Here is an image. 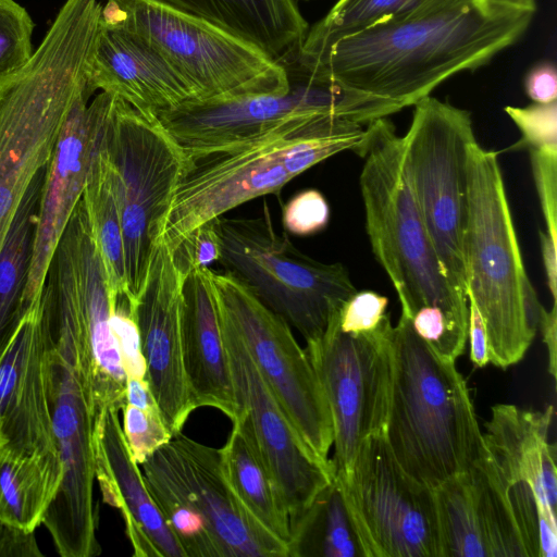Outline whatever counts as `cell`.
Wrapping results in <instances>:
<instances>
[{
  "instance_id": "cell-22",
  "label": "cell",
  "mask_w": 557,
  "mask_h": 557,
  "mask_svg": "<svg viewBox=\"0 0 557 557\" xmlns=\"http://www.w3.org/2000/svg\"><path fill=\"white\" fill-rule=\"evenodd\" d=\"M0 449L58 451L48 400L40 298L25 310L0 351Z\"/></svg>"
},
{
  "instance_id": "cell-35",
  "label": "cell",
  "mask_w": 557,
  "mask_h": 557,
  "mask_svg": "<svg viewBox=\"0 0 557 557\" xmlns=\"http://www.w3.org/2000/svg\"><path fill=\"white\" fill-rule=\"evenodd\" d=\"M521 137L509 149L557 151V101L505 108Z\"/></svg>"
},
{
  "instance_id": "cell-43",
  "label": "cell",
  "mask_w": 557,
  "mask_h": 557,
  "mask_svg": "<svg viewBox=\"0 0 557 557\" xmlns=\"http://www.w3.org/2000/svg\"><path fill=\"white\" fill-rule=\"evenodd\" d=\"M468 339L470 343V360L479 368L490 363V346L486 330L480 311L474 301L468 297Z\"/></svg>"
},
{
  "instance_id": "cell-34",
  "label": "cell",
  "mask_w": 557,
  "mask_h": 557,
  "mask_svg": "<svg viewBox=\"0 0 557 557\" xmlns=\"http://www.w3.org/2000/svg\"><path fill=\"white\" fill-rule=\"evenodd\" d=\"M34 26L25 8L14 0H0V85L30 59Z\"/></svg>"
},
{
  "instance_id": "cell-23",
  "label": "cell",
  "mask_w": 557,
  "mask_h": 557,
  "mask_svg": "<svg viewBox=\"0 0 557 557\" xmlns=\"http://www.w3.org/2000/svg\"><path fill=\"white\" fill-rule=\"evenodd\" d=\"M95 479L103 502L116 508L136 557H186L133 459L119 411H98L94 429Z\"/></svg>"
},
{
  "instance_id": "cell-18",
  "label": "cell",
  "mask_w": 557,
  "mask_h": 557,
  "mask_svg": "<svg viewBox=\"0 0 557 557\" xmlns=\"http://www.w3.org/2000/svg\"><path fill=\"white\" fill-rule=\"evenodd\" d=\"M554 410L510 404L492 407L482 432L490 469L522 535L528 557L557 555L556 445L548 442Z\"/></svg>"
},
{
  "instance_id": "cell-13",
  "label": "cell",
  "mask_w": 557,
  "mask_h": 557,
  "mask_svg": "<svg viewBox=\"0 0 557 557\" xmlns=\"http://www.w3.org/2000/svg\"><path fill=\"white\" fill-rule=\"evenodd\" d=\"M341 308L306 352L325 396L332 423L335 475H349L361 444L384 431L392 376L393 325L387 318L366 334L338 326Z\"/></svg>"
},
{
  "instance_id": "cell-30",
  "label": "cell",
  "mask_w": 557,
  "mask_h": 557,
  "mask_svg": "<svg viewBox=\"0 0 557 557\" xmlns=\"http://www.w3.org/2000/svg\"><path fill=\"white\" fill-rule=\"evenodd\" d=\"M46 169L36 174L24 194L0 252V351L25 312L23 295L33 256Z\"/></svg>"
},
{
  "instance_id": "cell-7",
  "label": "cell",
  "mask_w": 557,
  "mask_h": 557,
  "mask_svg": "<svg viewBox=\"0 0 557 557\" xmlns=\"http://www.w3.org/2000/svg\"><path fill=\"white\" fill-rule=\"evenodd\" d=\"M52 432L62 463L59 491L42 522L62 557L101 553L94 505V429L97 408L82 336L64 322L45 321Z\"/></svg>"
},
{
  "instance_id": "cell-49",
  "label": "cell",
  "mask_w": 557,
  "mask_h": 557,
  "mask_svg": "<svg viewBox=\"0 0 557 557\" xmlns=\"http://www.w3.org/2000/svg\"><path fill=\"white\" fill-rule=\"evenodd\" d=\"M11 224H0V252Z\"/></svg>"
},
{
  "instance_id": "cell-8",
  "label": "cell",
  "mask_w": 557,
  "mask_h": 557,
  "mask_svg": "<svg viewBox=\"0 0 557 557\" xmlns=\"http://www.w3.org/2000/svg\"><path fill=\"white\" fill-rule=\"evenodd\" d=\"M284 91L191 101L160 113L156 120L183 153L219 148L292 128L320 117L367 125L405 106L315 77L288 55Z\"/></svg>"
},
{
  "instance_id": "cell-28",
  "label": "cell",
  "mask_w": 557,
  "mask_h": 557,
  "mask_svg": "<svg viewBox=\"0 0 557 557\" xmlns=\"http://www.w3.org/2000/svg\"><path fill=\"white\" fill-rule=\"evenodd\" d=\"M62 475L58 451L0 449V521L35 532L59 491Z\"/></svg>"
},
{
  "instance_id": "cell-4",
  "label": "cell",
  "mask_w": 557,
  "mask_h": 557,
  "mask_svg": "<svg viewBox=\"0 0 557 557\" xmlns=\"http://www.w3.org/2000/svg\"><path fill=\"white\" fill-rule=\"evenodd\" d=\"M463 260L467 297L483 319L490 363L507 369L530 348L541 302L525 272L498 153L476 139L468 152Z\"/></svg>"
},
{
  "instance_id": "cell-37",
  "label": "cell",
  "mask_w": 557,
  "mask_h": 557,
  "mask_svg": "<svg viewBox=\"0 0 557 557\" xmlns=\"http://www.w3.org/2000/svg\"><path fill=\"white\" fill-rule=\"evenodd\" d=\"M123 368L127 377L146 380V361L133 308L125 295H119L111 317Z\"/></svg>"
},
{
  "instance_id": "cell-20",
  "label": "cell",
  "mask_w": 557,
  "mask_h": 557,
  "mask_svg": "<svg viewBox=\"0 0 557 557\" xmlns=\"http://www.w3.org/2000/svg\"><path fill=\"white\" fill-rule=\"evenodd\" d=\"M183 274L165 243L156 245L143 288L133 305L146 381L172 436L195 410L186 383L181 341Z\"/></svg>"
},
{
  "instance_id": "cell-42",
  "label": "cell",
  "mask_w": 557,
  "mask_h": 557,
  "mask_svg": "<svg viewBox=\"0 0 557 557\" xmlns=\"http://www.w3.org/2000/svg\"><path fill=\"white\" fill-rule=\"evenodd\" d=\"M523 87L527 96L536 103L557 101V70L553 62L534 64L525 74Z\"/></svg>"
},
{
  "instance_id": "cell-21",
  "label": "cell",
  "mask_w": 557,
  "mask_h": 557,
  "mask_svg": "<svg viewBox=\"0 0 557 557\" xmlns=\"http://www.w3.org/2000/svg\"><path fill=\"white\" fill-rule=\"evenodd\" d=\"M91 95L85 87L76 97L46 169L24 310L40 298L51 258L83 196L102 104L101 92L88 103Z\"/></svg>"
},
{
  "instance_id": "cell-2",
  "label": "cell",
  "mask_w": 557,
  "mask_h": 557,
  "mask_svg": "<svg viewBox=\"0 0 557 557\" xmlns=\"http://www.w3.org/2000/svg\"><path fill=\"white\" fill-rule=\"evenodd\" d=\"M97 0H66L28 62L0 85V224L47 168L78 94L98 30Z\"/></svg>"
},
{
  "instance_id": "cell-32",
  "label": "cell",
  "mask_w": 557,
  "mask_h": 557,
  "mask_svg": "<svg viewBox=\"0 0 557 557\" xmlns=\"http://www.w3.org/2000/svg\"><path fill=\"white\" fill-rule=\"evenodd\" d=\"M478 0H338L317 22L298 48L311 52L366 27L438 14Z\"/></svg>"
},
{
  "instance_id": "cell-36",
  "label": "cell",
  "mask_w": 557,
  "mask_h": 557,
  "mask_svg": "<svg viewBox=\"0 0 557 557\" xmlns=\"http://www.w3.org/2000/svg\"><path fill=\"white\" fill-rule=\"evenodd\" d=\"M122 430L131 455L137 465L144 463L157 449L168 443L172 434L159 411L144 410L131 404L121 409Z\"/></svg>"
},
{
  "instance_id": "cell-17",
  "label": "cell",
  "mask_w": 557,
  "mask_h": 557,
  "mask_svg": "<svg viewBox=\"0 0 557 557\" xmlns=\"http://www.w3.org/2000/svg\"><path fill=\"white\" fill-rule=\"evenodd\" d=\"M41 293L61 304L78 325L97 411H121L126 374L111 326L119 294L111 286L83 198L58 243Z\"/></svg>"
},
{
  "instance_id": "cell-29",
  "label": "cell",
  "mask_w": 557,
  "mask_h": 557,
  "mask_svg": "<svg viewBox=\"0 0 557 557\" xmlns=\"http://www.w3.org/2000/svg\"><path fill=\"white\" fill-rule=\"evenodd\" d=\"M289 557H368L341 482L322 488L290 523Z\"/></svg>"
},
{
  "instance_id": "cell-50",
  "label": "cell",
  "mask_w": 557,
  "mask_h": 557,
  "mask_svg": "<svg viewBox=\"0 0 557 557\" xmlns=\"http://www.w3.org/2000/svg\"><path fill=\"white\" fill-rule=\"evenodd\" d=\"M302 1H314V0H302Z\"/></svg>"
},
{
  "instance_id": "cell-14",
  "label": "cell",
  "mask_w": 557,
  "mask_h": 557,
  "mask_svg": "<svg viewBox=\"0 0 557 557\" xmlns=\"http://www.w3.org/2000/svg\"><path fill=\"white\" fill-rule=\"evenodd\" d=\"M219 311L242 337L260 375L301 438L329 460L333 423L320 382L289 324L238 278L211 272Z\"/></svg>"
},
{
  "instance_id": "cell-33",
  "label": "cell",
  "mask_w": 557,
  "mask_h": 557,
  "mask_svg": "<svg viewBox=\"0 0 557 557\" xmlns=\"http://www.w3.org/2000/svg\"><path fill=\"white\" fill-rule=\"evenodd\" d=\"M433 491L442 557H490L468 472L447 479Z\"/></svg>"
},
{
  "instance_id": "cell-39",
  "label": "cell",
  "mask_w": 557,
  "mask_h": 557,
  "mask_svg": "<svg viewBox=\"0 0 557 557\" xmlns=\"http://www.w3.org/2000/svg\"><path fill=\"white\" fill-rule=\"evenodd\" d=\"M329 220V203L317 189L298 193L289 199L283 209L285 230L299 236L312 235L324 230Z\"/></svg>"
},
{
  "instance_id": "cell-40",
  "label": "cell",
  "mask_w": 557,
  "mask_h": 557,
  "mask_svg": "<svg viewBox=\"0 0 557 557\" xmlns=\"http://www.w3.org/2000/svg\"><path fill=\"white\" fill-rule=\"evenodd\" d=\"M173 259L185 276L193 269L209 268L220 258V238L214 220L206 222L190 232L176 247Z\"/></svg>"
},
{
  "instance_id": "cell-16",
  "label": "cell",
  "mask_w": 557,
  "mask_h": 557,
  "mask_svg": "<svg viewBox=\"0 0 557 557\" xmlns=\"http://www.w3.org/2000/svg\"><path fill=\"white\" fill-rule=\"evenodd\" d=\"M336 478L368 557H442L434 491L403 470L384 431L361 444L348 476Z\"/></svg>"
},
{
  "instance_id": "cell-19",
  "label": "cell",
  "mask_w": 557,
  "mask_h": 557,
  "mask_svg": "<svg viewBox=\"0 0 557 557\" xmlns=\"http://www.w3.org/2000/svg\"><path fill=\"white\" fill-rule=\"evenodd\" d=\"M219 318L230 361L236 418H243L252 433L292 523L333 480L334 466L331 459L315 455L301 438L260 375L235 327L220 311Z\"/></svg>"
},
{
  "instance_id": "cell-9",
  "label": "cell",
  "mask_w": 557,
  "mask_h": 557,
  "mask_svg": "<svg viewBox=\"0 0 557 557\" xmlns=\"http://www.w3.org/2000/svg\"><path fill=\"white\" fill-rule=\"evenodd\" d=\"M219 261L306 342L320 337L332 315L356 292L347 269L301 252L276 232L267 203L257 218L214 219Z\"/></svg>"
},
{
  "instance_id": "cell-15",
  "label": "cell",
  "mask_w": 557,
  "mask_h": 557,
  "mask_svg": "<svg viewBox=\"0 0 557 557\" xmlns=\"http://www.w3.org/2000/svg\"><path fill=\"white\" fill-rule=\"evenodd\" d=\"M295 129H281L219 148L183 153L184 165L162 223L160 239L174 251L201 224L261 196L278 194L295 178L287 152Z\"/></svg>"
},
{
  "instance_id": "cell-10",
  "label": "cell",
  "mask_w": 557,
  "mask_h": 557,
  "mask_svg": "<svg viewBox=\"0 0 557 557\" xmlns=\"http://www.w3.org/2000/svg\"><path fill=\"white\" fill-rule=\"evenodd\" d=\"M100 21L143 39L195 88L199 101L289 87L281 62L213 24L157 0H107Z\"/></svg>"
},
{
  "instance_id": "cell-12",
  "label": "cell",
  "mask_w": 557,
  "mask_h": 557,
  "mask_svg": "<svg viewBox=\"0 0 557 557\" xmlns=\"http://www.w3.org/2000/svg\"><path fill=\"white\" fill-rule=\"evenodd\" d=\"M413 107L404 136L412 190L445 278L467 297L468 152L476 139L471 114L431 96Z\"/></svg>"
},
{
  "instance_id": "cell-48",
  "label": "cell",
  "mask_w": 557,
  "mask_h": 557,
  "mask_svg": "<svg viewBox=\"0 0 557 557\" xmlns=\"http://www.w3.org/2000/svg\"><path fill=\"white\" fill-rule=\"evenodd\" d=\"M485 9L492 10H519L535 12V0H478Z\"/></svg>"
},
{
  "instance_id": "cell-31",
  "label": "cell",
  "mask_w": 557,
  "mask_h": 557,
  "mask_svg": "<svg viewBox=\"0 0 557 557\" xmlns=\"http://www.w3.org/2000/svg\"><path fill=\"white\" fill-rule=\"evenodd\" d=\"M101 95L102 104L99 126L82 198L92 232L97 239L111 286L115 293L127 297L124 242L119 202L115 193L112 168L99 138V128L106 92L101 91Z\"/></svg>"
},
{
  "instance_id": "cell-46",
  "label": "cell",
  "mask_w": 557,
  "mask_h": 557,
  "mask_svg": "<svg viewBox=\"0 0 557 557\" xmlns=\"http://www.w3.org/2000/svg\"><path fill=\"white\" fill-rule=\"evenodd\" d=\"M541 253L544 264V270L547 278V285L553 298V304H556L557 298V248L556 239L552 238L546 231L539 232Z\"/></svg>"
},
{
  "instance_id": "cell-3",
  "label": "cell",
  "mask_w": 557,
  "mask_h": 557,
  "mask_svg": "<svg viewBox=\"0 0 557 557\" xmlns=\"http://www.w3.org/2000/svg\"><path fill=\"white\" fill-rule=\"evenodd\" d=\"M384 435L403 470L431 488L466 472L484 447L456 360L437 354L403 312L393 326Z\"/></svg>"
},
{
  "instance_id": "cell-24",
  "label": "cell",
  "mask_w": 557,
  "mask_h": 557,
  "mask_svg": "<svg viewBox=\"0 0 557 557\" xmlns=\"http://www.w3.org/2000/svg\"><path fill=\"white\" fill-rule=\"evenodd\" d=\"M87 87L120 97L149 119L199 101L195 88L143 39L100 18Z\"/></svg>"
},
{
  "instance_id": "cell-38",
  "label": "cell",
  "mask_w": 557,
  "mask_h": 557,
  "mask_svg": "<svg viewBox=\"0 0 557 557\" xmlns=\"http://www.w3.org/2000/svg\"><path fill=\"white\" fill-rule=\"evenodd\" d=\"M388 299L373 290L356 292L341 307L338 326L348 334H366L379 329L389 318Z\"/></svg>"
},
{
  "instance_id": "cell-6",
  "label": "cell",
  "mask_w": 557,
  "mask_h": 557,
  "mask_svg": "<svg viewBox=\"0 0 557 557\" xmlns=\"http://www.w3.org/2000/svg\"><path fill=\"white\" fill-rule=\"evenodd\" d=\"M139 467L186 557H289L235 495L221 448L181 432Z\"/></svg>"
},
{
  "instance_id": "cell-5",
  "label": "cell",
  "mask_w": 557,
  "mask_h": 557,
  "mask_svg": "<svg viewBox=\"0 0 557 557\" xmlns=\"http://www.w3.org/2000/svg\"><path fill=\"white\" fill-rule=\"evenodd\" d=\"M352 151L363 159L359 185L367 235L400 312L410 317L421 307H437L468 336V298L448 284L440 267L412 190L404 136L381 117L366 125Z\"/></svg>"
},
{
  "instance_id": "cell-1",
  "label": "cell",
  "mask_w": 557,
  "mask_h": 557,
  "mask_svg": "<svg viewBox=\"0 0 557 557\" xmlns=\"http://www.w3.org/2000/svg\"><path fill=\"white\" fill-rule=\"evenodd\" d=\"M534 13L478 1L438 14L357 30L293 54L311 75L406 108L457 73L475 70L517 42Z\"/></svg>"
},
{
  "instance_id": "cell-45",
  "label": "cell",
  "mask_w": 557,
  "mask_h": 557,
  "mask_svg": "<svg viewBox=\"0 0 557 557\" xmlns=\"http://www.w3.org/2000/svg\"><path fill=\"white\" fill-rule=\"evenodd\" d=\"M537 327L540 329L543 342L548 350V371L556 379V334H557V310L553 304L550 310H546L542 304L537 309Z\"/></svg>"
},
{
  "instance_id": "cell-11",
  "label": "cell",
  "mask_w": 557,
  "mask_h": 557,
  "mask_svg": "<svg viewBox=\"0 0 557 557\" xmlns=\"http://www.w3.org/2000/svg\"><path fill=\"white\" fill-rule=\"evenodd\" d=\"M99 138L113 172L133 306L145 284L184 157L156 119L110 92H106Z\"/></svg>"
},
{
  "instance_id": "cell-44",
  "label": "cell",
  "mask_w": 557,
  "mask_h": 557,
  "mask_svg": "<svg viewBox=\"0 0 557 557\" xmlns=\"http://www.w3.org/2000/svg\"><path fill=\"white\" fill-rule=\"evenodd\" d=\"M41 555L34 532H25L0 521V557Z\"/></svg>"
},
{
  "instance_id": "cell-26",
  "label": "cell",
  "mask_w": 557,
  "mask_h": 557,
  "mask_svg": "<svg viewBox=\"0 0 557 557\" xmlns=\"http://www.w3.org/2000/svg\"><path fill=\"white\" fill-rule=\"evenodd\" d=\"M257 47L275 61L301 46L308 23L295 0H157Z\"/></svg>"
},
{
  "instance_id": "cell-27",
  "label": "cell",
  "mask_w": 557,
  "mask_h": 557,
  "mask_svg": "<svg viewBox=\"0 0 557 557\" xmlns=\"http://www.w3.org/2000/svg\"><path fill=\"white\" fill-rule=\"evenodd\" d=\"M232 423L221 448L226 478L249 516L289 549V515L278 486L244 419Z\"/></svg>"
},
{
  "instance_id": "cell-25",
  "label": "cell",
  "mask_w": 557,
  "mask_h": 557,
  "mask_svg": "<svg viewBox=\"0 0 557 557\" xmlns=\"http://www.w3.org/2000/svg\"><path fill=\"white\" fill-rule=\"evenodd\" d=\"M211 272L210 268L193 269L183 277V366L194 408L212 407L233 421L237 406Z\"/></svg>"
},
{
  "instance_id": "cell-41",
  "label": "cell",
  "mask_w": 557,
  "mask_h": 557,
  "mask_svg": "<svg viewBox=\"0 0 557 557\" xmlns=\"http://www.w3.org/2000/svg\"><path fill=\"white\" fill-rule=\"evenodd\" d=\"M535 188L546 232L557 240V151L530 150Z\"/></svg>"
},
{
  "instance_id": "cell-47",
  "label": "cell",
  "mask_w": 557,
  "mask_h": 557,
  "mask_svg": "<svg viewBox=\"0 0 557 557\" xmlns=\"http://www.w3.org/2000/svg\"><path fill=\"white\" fill-rule=\"evenodd\" d=\"M125 400V404H131L140 409L160 412L146 380L127 377Z\"/></svg>"
}]
</instances>
